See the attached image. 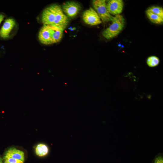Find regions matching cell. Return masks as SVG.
Here are the masks:
<instances>
[{"label":"cell","mask_w":163,"mask_h":163,"mask_svg":"<svg viewBox=\"0 0 163 163\" xmlns=\"http://www.w3.org/2000/svg\"><path fill=\"white\" fill-rule=\"evenodd\" d=\"M111 21L112 24L102 33L103 37L108 40L118 35L123 30L125 24V19L120 14L115 15Z\"/></svg>","instance_id":"obj_1"},{"label":"cell","mask_w":163,"mask_h":163,"mask_svg":"<svg viewBox=\"0 0 163 163\" xmlns=\"http://www.w3.org/2000/svg\"><path fill=\"white\" fill-rule=\"evenodd\" d=\"M94 9L103 22L112 21L113 16L108 12L105 0H94L92 2Z\"/></svg>","instance_id":"obj_2"},{"label":"cell","mask_w":163,"mask_h":163,"mask_svg":"<svg viewBox=\"0 0 163 163\" xmlns=\"http://www.w3.org/2000/svg\"><path fill=\"white\" fill-rule=\"evenodd\" d=\"M3 160L4 163H24V153L15 147L10 148L5 153Z\"/></svg>","instance_id":"obj_3"},{"label":"cell","mask_w":163,"mask_h":163,"mask_svg":"<svg viewBox=\"0 0 163 163\" xmlns=\"http://www.w3.org/2000/svg\"><path fill=\"white\" fill-rule=\"evenodd\" d=\"M81 9L80 5L74 1L67 2L62 5V11L68 18H75L79 13Z\"/></svg>","instance_id":"obj_4"},{"label":"cell","mask_w":163,"mask_h":163,"mask_svg":"<svg viewBox=\"0 0 163 163\" xmlns=\"http://www.w3.org/2000/svg\"><path fill=\"white\" fill-rule=\"evenodd\" d=\"M69 23L68 18L63 12L61 6L56 5V14L55 20L51 26L63 30L66 28Z\"/></svg>","instance_id":"obj_5"},{"label":"cell","mask_w":163,"mask_h":163,"mask_svg":"<svg viewBox=\"0 0 163 163\" xmlns=\"http://www.w3.org/2000/svg\"><path fill=\"white\" fill-rule=\"evenodd\" d=\"M82 18L84 22L91 26L99 24L102 23L98 14L92 8H90L83 13Z\"/></svg>","instance_id":"obj_6"},{"label":"cell","mask_w":163,"mask_h":163,"mask_svg":"<svg viewBox=\"0 0 163 163\" xmlns=\"http://www.w3.org/2000/svg\"><path fill=\"white\" fill-rule=\"evenodd\" d=\"M56 5H51L45 8L42 15V21L43 25H52L55 18Z\"/></svg>","instance_id":"obj_7"},{"label":"cell","mask_w":163,"mask_h":163,"mask_svg":"<svg viewBox=\"0 0 163 163\" xmlns=\"http://www.w3.org/2000/svg\"><path fill=\"white\" fill-rule=\"evenodd\" d=\"M123 2L122 0H110L107 3V8L111 14H120L123 11Z\"/></svg>","instance_id":"obj_8"},{"label":"cell","mask_w":163,"mask_h":163,"mask_svg":"<svg viewBox=\"0 0 163 163\" xmlns=\"http://www.w3.org/2000/svg\"><path fill=\"white\" fill-rule=\"evenodd\" d=\"M38 38L40 42L43 44L49 45L53 43L48 25H43L39 33Z\"/></svg>","instance_id":"obj_9"},{"label":"cell","mask_w":163,"mask_h":163,"mask_svg":"<svg viewBox=\"0 0 163 163\" xmlns=\"http://www.w3.org/2000/svg\"><path fill=\"white\" fill-rule=\"evenodd\" d=\"M15 24V21L13 18L6 19L0 30V37L3 39L8 38L11 31Z\"/></svg>","instance_id":"obj_10"},{"label":"cell","mask_w":163,"mask_h":163,"mask_svg":"<svg viewBox=\"0 0 163 163\" xmlns=\"http://www.w3.org/2000/svg\"><path fill=\"white\" fill-rule=\"evenodd\" d=\"M48 26L51 34L53 43L59 42L62 38L63 30L55 26Z\"/></svg>","instance_id":"obj_11"},{"label":"cell","mask_w":163,"mask_h":163,"mask_svg":"<svg viewBox=\"0 0 163 163\" xmlns=\"http://www.w3.org/2000/svg\"><path fill=\"white\" fill-rule=\"evenodd\" d=\"M48 149L47 146L43 144H38L35 148L36 154L40 157H42L46 155L48 152Z\"/></svg>","instance_id":"obj_12"},{"label":"cell","mask_w":163,"mask_h":163,"mask_svg":"<svg viewBox=\"0 0 163 163\" xmlns=\"http://www.w3.org/2000/svg\"><path fill=\"white\" fill-rule=\"evenodd\" d=\"M146 15L152 23L157 24H162L163 22V18L153 13L147 11H146Z\"/></svg>","instance_id":"obj_13"},{"label":"cell","mask_w":163,"mask_h":163,"mask_svg":"<svg viewBox=\"0 0 163 163\" xmlns=\"http://www.w3.org/2000/svg\"><path fill=\"white\" fill-rule=\"evenodd\" d=\"M146 11L157 15L163 18V9L161 7L152 6L149 7Z\"/></svg>","instance_id":"obj_14"},{"label":"cell","mask_w":163,"mask_h":163,"mask_svg":"<svg viewBox=\"0 0 163 163\" xmlns=\"http://www.w3.org/2000/svg\"><path fill=\"white\" fill-rule=\"evenodd\" d=\"M160 62L159 58L155 56L149 57L147 59L146 63L150 67H154L158 66Z\"/></svg>","instance_id":"obj_15"},{"label":"cell","mask_w":163,"mask_h":163,"mask_svg":"<svg viewBox=\"0 0 163 163\" xmlns=\"http://www.w3.org/2000/svg\"><path fill=\"white\" fill-rule=\"evenodd\" d=\"M154 163H163V158L161 156L156 157Z\"/></svg>","instance_id":"obj_16"},{"label":"cell","mask_w":163,"mask_h":163,"mask_svg":"<svg viewBox=\"0 0 163 163\" xmlns=\"http://www.w3.org/2000/svg\"><path fill=\"white\" fill-rule=\"evenodd\" d=\"M4 17L5 16L3 14H0V24L2 22V21L3 20Z\"/></svg>","instance_id":"obj_17"},{"label":"cell","mask_w":163,"mask_h":163,"mask_svg":"<svg viewBox=\"0 0 163 163\" xmlns=\"http://www.w3.org/2000/svg\"><path fill=\"white\" fill-rule=\"evenodd\" d=\"M0 163H3V160L0 157Z\"/></svg>","instance_id":"obj_18"}]
</instances>
